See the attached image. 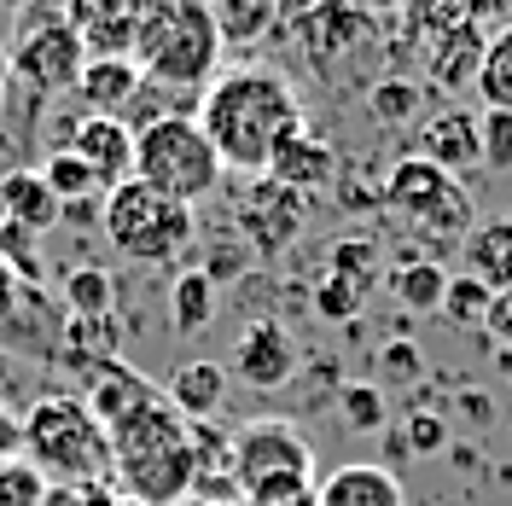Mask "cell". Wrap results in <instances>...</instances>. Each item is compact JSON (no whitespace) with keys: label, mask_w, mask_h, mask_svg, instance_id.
<instances>
[{"label":"cell","mask_w":512,"mask_h":506,"mask_svg":"<svg viewBox=\"0 0 512 506\" xmlns=\"http://www.w3.org/2000/svg\"><path fill=\"white\" fill-rule=\"evenodd\" d=\"M64 297H70V315L76 320L111 315V280H105L99 268H76V274L64 280Z\"/></svg>","instance_id":"32"},{"label":"cell","mask_w":512,"mask_h":506,"mask_svg":"<svg viewBox=\"0 0 512 506\" xmlns=\"http://www.w3.org/2000/svg\"><path fill=\"white\" fill-rule=\"evenodd\" d=\"M402 437H408V448H414V454H437V448L448 443V425L437 419V413H414Z\"/></svg>","instance_id":"40"},{"label":"cell","mask_w":512,"mask_h":506,"mask_svg":"<svg viewBox=\"0 0 512 506\" xmlns=\"http://www.w3.org/2000/svg\"><path fill=\"white\" fill-rule=\"evenodd\" d=\"M239 268H245V251H216V262H210L204 274H210V280H227V274H239Z\"/></svg>","instance_id":"43"},{"label":"cell","mask_w":512,"mask_h":506,"mask_svg":"<svg viewBox=\"0 0 512 506\" xmlns=\"http://www.w3.org/2000/svg\"><path fill=\"white\" fill-rule=\"evenodd\" d=\"M390 291H396V303H402V309L431 315V309H443L448 274H443V262H437V256H408V262L390 274Z\"/></svg>","instance_id":"24"},{"label":"cell","mask_w":512,"mask_h":506,"mask_svg":"<svg viewBox=\"0 0 512 506\" xmlns=\"http://www.w3.org/2000/svg\"><path fill=\"white\" fill-rule=\"evenodd\" d=\"M216 320V280L204 274V268H187L181 280H175V291H169V326L181 332V338H192V332H204Z\"/></svg>","instance_id":"25"},{"label":"cell","mask_w":512,"mask_h":506,"mask_svg":"<svg viewBox=\"0 0 512 506\" xmlns=\"http://www.w3.org/2000/svg\"><path fill=\"white\" fill-rule=\"evenodd\" d=\"M163 396L175 402L181 419L204 425V419H216L222 402H227V367H216V361H181V367L169 373V384H163Z\"/></svg>","instance_id":"19"},{"label":"cell","mask_w":512,"mask_h":506,"mask_svg":"<svg viewBox=\"0 0 512 506\" xmlns=\"http://www.w3.org/2000/svg\"><path fill=\"white\" fill-rule=\"evenodd\" d=\"M419 105H425V94L408 76H384L379 88H373V117L379 123H408V117H419Z\"/></svg>","instance_id":"33"},{"label":"cell","mask_w":512,"mask_h":506,"mask_svg":"<svg viewBox=\"0 0 512 506\" xmlns=\"http://www.w3.org/2000/svg\"><path fill=\"white\" fill-rule=\"evenodd\" d=\"M332 175H338V152H332L326 140H315L309 128H303L291 146H280V158L268 163V181H280V187H291V192H309V198H315L320 187H332Z\"/></svg>","instance_id":"20"},{"label":"cell","mask_w":512,"mask_h":506,"mask_svg":"<svg viewBox=\"0 0 512 506\" xmlns=\"http://www.w3.org/2000/svg\"><path fill=\"white\" fill-rule=\"evenodd\" d=\"M332 262H326V274H338V280H350V285H361L367 297L379 291V274H384V256L367 245V239H344V245H332Z\"/></svg>","instance_id":"29"},{"label":"cell","mask_w":512,"mask_h":506,"mask_svg":"<svg viewBox=\"0 0 512 506\" xmlns=\"http://www.w3.org/2000/svg\"><path fill=\"white\" fill-rule=\"evenodd\" d=\"M41 181L53 187V198H59L64 210H70V204H94V198H99L94 169L76 158L70 146H59V152H47V158H41Z\"/></svg>","instance_id":"27"},{"label":"cell","mask_w":512,"mask_h":506,"mask_svg":"<svg viewBox=\"0 0 512 506\" xmlns=\"http://www.w3.org/2000/svg\"><path fill=\"white\" fill-rule=\"evenodd\" d=\"M478 64H483L478 24H466V18H454V24H431V70L443 76V88H466V82H478Z\"/></svg>","instance_id":"21"},{"label":"cell","mask_w":512,"mask_h":506,"mask_svg":"<svg viewBox=\"0 0 512 506\" xmlns=\"http://www.w3.org/2000/svg\"><path fill=\"white\" fill-rule=\"evenodd\" d=\"M315 477V443L291 419H251L233 431V477L239 489L256 477Z\"/></svg>","instance_id":"9"},{"label":"cell","mask_w":512,"mask_h":506,"mask_svg":"<svg viewBox=\"0 0 512 506\" xmlns=\"http://www.w3.org/2000/svg\"><path fill=\"white\" fill-rule=\"evenodd\" d=\"M379 373H384V384H414L419 373H425V361H419V344L396 338L390 349H379Z\"/></svg>","instance_id":"37"},{"label":"cell","mask_w":512,"mask_h":506,"mask_svg":"<svg viewBox=\"0 0 512 506\" xmlns=\"http://www.w3.org/2000/svg\"><path fill=\"white\" fill-rule=\"evenodd\" d=\"M460 413H466V419H478V425H483V419H489L495 408H489V396H483V390H460Z\"/></svg>","instance_id":"44"},{"label":"cell","mask_w":512,"mask_h":506,"mask_svg":"<svg viewBox=\"0 0 512 506\" xmlns=\"http://www.w3.org/2000/svg\"><path fill=\"white\" fill-rule=\"evenodd\" d=\"M111 437V483L128 506H181L192 501V419L158 384L105 419Z\"/></svg>","instance_id":"2"},{"label":"cell","mask_w":512,"mask_h":506,"mask_svg":"<svg viewBox=\"0 0 512 506\" xmlns=\"http://www.w3.org/2000/svg\"><path fill=\"white\" fill-rule=\"evenodd\" d=\"M320 506H408V489L390 466L355 460V466L320 477Z\"/></svg>","instance_id":"15"},{"label":"cell","mask_w":512,"mask_h":506,"mask_svg":"<svg viewBox=\"0 0 512 506\" xmlns=\"http://www.w3.org/2000/svg\"><path fill=\"white\" fill-rule=\"evenodd\" d=\"M192 117L210 134L222 169L256 181L280 158V146H291L303 134V99L274 64H239V70H222L204 88Z\"/></svg>","instance_id":"1"},{"label":"cell","mask_w":512,"mask_h":506,"mask_svg":"<svg viewBox=\"0 0 512 506\" xmlns=\"http://www.w3.org/2000/svg\"><path fill=\"white\" fill-rule=\"evenodd\" d=\"M239 506H320V483L315 477H256L239 489Z\"/></svg>","instance_id":"28"},{"label":"cell","mask_w":512,"mask_h":506,"mask_svg":"<svg viewBox=\"0 0 512 506\" xmlns=\"http://www.w3.org/2000/svg\"><path fill=\"white\" fill-rule=\"evenodd\" d=\"M47 506H128L117 495V483H82V489H53Z\"/></svg>","instance_id":"39"},{"label":"cell","mask_w":512,"mask_h":506,"mask_svg":"<svg viewBox=\"0 0 512 506\" xmlns=\"http://www.w3.org/2000/svg\"><path fill=\"white\" fill-rule=\"evenodd\" d=\"M210 18H216V30H222L227 47H251L262 35L274 30V12H280V0H198Z\"/></svg>","instance_id":"23"},{"label":"cell","mask_w":512,"mask_h":506,"mask_svg":"<svg viewBox=\"0 0 512 506\" xmlns=\"http://www.w3.org/2000/svg\"><path fill=\"white\" fill-rule=\"evenodd\" d=\"M0 222L24 227V233H47L64 222V204L53 198V187L41 181V169H12L0 175Z\"/></svg>","instance_id":"18"},{"label":"cell","mask_w":512,"mask_h":506,"mask_svg":"<svg viewBox=\"0 0 512 506\" xmlns=\"http://www.w3.org/2000/svg\"><path fill=\"white\" fill-rule=\"evenodd\" d=\"M99 227H105V245L128 262H146V268H163L175 256L192 251L198 239V216L187 204L152 192L146 181H123L99 198Z\"/></svg>","instance_id":"6"},{"label":"cell","mask_w":512,"mask_h":506,"mask_svg":"<svg viewBox=\"0 0 512 506\" xmlns=\"http://www.w3.org/2000/svg\"><path fill=\"white\" fill-rule=\"evenodd\" d=\"M18 448H24V419H18V413H6V408H0V460H12Z\"/></svg>","instance_id":"42"},{"label":"cell","mask_w":512,"mask_h":506,"mask_svg":"<svg viewBox=\"0 0 512 506\" xmlns=\"http://www.w3.org/2000/svg\"><path fill=\"white\" fill-rule=\"evenodd\" d=\"M233 373L251 384V390H280L297 373V338H291L280 320H251L239 338H233Z\"/></svg>","instance_id":"13"},{"label":"cell","mask_w":512,"mask_h":506,"mask_svg":"<svg viewBox=\"0 0 512 506\" xmlns=\"http://www.w3.org/2000/svg\"><path fill=\"white\" fill-rule=\"evenodd\" d=\"M0 123H6V70H0Z\"/></svg>","instance_id":"45"},{"label":"cell","mask_w":512,"mask_h":506,"mask_svg":"<svg viewBox=\"0 0 512 506\" xmlns=\"http://www.w3.org/2000/svg\"><path fill=\"white\" fill-rule=\"evenodd\" d=\"M478 163L483 169H512V117L483 111L478 117Z\"/></svg>","instance_id":"35"},{"label":"cell","mask_w":512,"mask_h":506,"mask_svg":"<svg viewBox=\"0 0 512 506\" xmlns=\"http://www.w3.org/2000/svg\"><path fill=\"white\" fill-rule=\"evenodd\" d=\"M489 285L472 280V274H448V291H443V309L437 315H448L454 326H483V315H489Z\"/></svg>","instance_id":"31"},{"label":"cell","mask_w":512,"mask_h":506,"mask_svg":"<svg viewBox=\"0 0 512 506\" xmlns=\"http://www.w3.org/2000/svg\"><path fill=\"white\" fill-rule=\"evenodd\" d=\"M466 274L483 280L489 291H507L512 285V222H478L466 233Z\"/></svg>","instance_id":"22"},{"label":"cell","mask_w":512,"mask_h":506,"mask_svg":"<svg viewBox=\"0 0 512 506\" xmlns=\"http://www.w3.org/2000/svg\"><path fill=\"white\" fill-rule=\"evenodd\" d=\"M35 472L53 489H82V483H111V437L99 413L82 396H41L24 413V448Z\"/></svg>","instance_id":"4"},{"label":"cell","mask_w":512,"mask_h":506,"mask_svg":"<svg viewBox=\"0 0 512 506\" xmlns=\"http://www.w3.org/2000/svg\"><path fill=\"white\" fill-rule=\"evenodd\" d=\"M222 53L227 41L198 0H146V18H140V35H134L128 59L140 64V76L158 82V88L204 94L222 76Z\"/></svg>","instance_id":"3"},{"label":"cell","mask_w":512,"mask_h":506,"mask_svg":"<svg viewBox=\"0 0 512 506\" xmlns=\"http://www.w3.org/2000/svg\"><path fill=\"white\" fill-rule=\"evenodd\" d=\"M478 94H483V111H507V117H512V24L483 41Z\"/></svg>","instance_id":"26"},{"label":"cell","mask_w":512,"mask_h":506,"mask_svg":"<svg viewBox=\"0 0 512 506\" xmlns=\"http://www.w3.org/2000/svg\"><path fill=\"white\" fill-rule=\"evenodd\" d=\"M419 158H431L437 169H448V175L478 169V117L460 111V105L425 117V128H419Z\"/></svg>","instance_id":"17"},{"label":"cell","mask_w":512,"mask_h":506,"mask_svg":"<svg viewBox=\"0 0 512 506\" xmlns=\"http://www.w3.org/2000/svg\"><path fill=\"white\" fill-rule=\"evenodd\" d=\"M222 158L210 146V134L198 128L192 111H169V117H146L134 128V181H146L152 192L175 198L198 210L210 192L222 187Z\"/></svg>","instance_id":"5"},{"label":"cell","mask_w":512,"mask_h":506,"mask_svg":"<svg viewBox=\"0 0 512 506\" xmlns=\"http://www.w3.org/2000/svg\"><path fill=\"white\" fill-rule=\"evenodd\" d=\"M408 6H425V0H408Z\"/></svg>","instance_id":"46"},{"label":"cell","mask_w":512,"mask_h":506,"mask_svg":"<svg viewBox=\"0 0 512 506\" xmlns=\"http://www.w3.org/2000/svg\"><path fill=\"white\" fill-rule=\"evenodd\" d=\"M448 12L454 18H466V24H489V30H507L512 24V0H448Z\"/></svg>","instance_id":"38"},{"label":"cell","mask_w":512,"mask_h":506,"mask_svg":"<svg viewBox=\"0 0 512 506\" xmlns=\"http://www.w3.org/2000/svg\"><path fill=\"white\" fill-rule=\"evenodd\" d=\"M303 216H309V192H291L268 175H256L251 192L239 198V233L256 256H274L286 251L291 239L303 233Z\"/></svg>","instance_id":"10"},{"label":"cell","mask_w":512,"mask_h":506,"mask_svg":"<svg viewBox=\"0 0 512 506\" xmlns=\"http://www.w3.org/2000/svg\"><path fill=\"white\" fill-rule=\"evenodd\" d=\"M59 18L76 30L88 59H128L140 18H146V0H64Z\"/></svg>","instance_id":"12"},{"label":"cell","mask_w":512,"mask_h":506,"mask_svg":"<svg viewBox=\"0 0 512 506\" xmlns=\"http://www.w3.org/2000/svg\"><path fill=\"white\" fill-rule=\"evenodd\" d=\"M483 332H489L495 344H507V349H512V285H507V291H495V297H489V315H483Z\"/></svg>","instance_id":"41"},{"label":"cell","mask_w":512,"mask_h":506,"mask_svg":"<svg viewBox=\"0 0 512 506\" xmlns=\"http://www.w3.org/2000/svg\"><path fill=\"white\" fill-rule=\"evenodd\" d=\"M70 152L94 169L99 192L134 181V128L123 117H82L76 134H70Z\"/></svg>","instance_id":"14"},{"label":"cell","mask_w":512,"mask_h":506,"mask_svg":"<svg viewBox=\"0 0 512 506\" xmlns=\"http://www.w3.org/2000/svg\"><path fill=\"white\" fill-rule=\"evenodd\" d=\"M88 64V47L76 41V30L64 24L59 12L30 18L24 30L12 35V82H24L35 99H59L76 94V76Z\"/></svg>","instance_id":"8"},{"label":"cell","mask_w":512,"mask_h":506,"mask_svg":"<svg viewBox=\"0 0 512 506\" xmlns=\"http://www.w3.org/2000/svg\"><path fill=\"white\" fill-rule=\"evenodd\" d=\"M47 495H53V483L35 472L24 454L0 460V506H47Z\"/></svg>","instance_id":"30"},{"label":"cell","mask_w":512,"mask_h":506,"mask_svg":"<svg viewBox=\"0 0 512 506\" xmlns=\"http://www.w3.org/2000/svg\"><path fill=\"white\" fill-rule=\"evenodd\" d=\"M338 408L350 419V431H384V419H390V402H384L379 384H350V390H338Z\"/></svg>","instance_id":"34"},{"label":"cell","mask_w":512,"mask_h":506,"mask_svg":"<svg viewBox=\"0 0 512 506\" xmlns=\"http://www.w3.org/2000/svg\"><path fill=\"white\" fill-rule=\"evenodd\" d=\"M140 88H146V76L134 59H88L76 76V99L88 105V117H123L140 99Z\"/></svg>","instance_id":"16"},{"label":"cell","mask_w":512,"mask_h":506,"mask_svg":"<svg viewBox=\"0 0 512 506\" xmlns=\"http://www.w3.org/2000/svg\"><path fill=\"white\" fill-rule=\"evenodd\" d=\"M373 35V18L350 6V0H315L303 18H297V47H303V59L315 64L320 76H332V64H344Z\"/></svg>","instance_id":"11"},{"label":"cell","mask_w":512,"mask_h":506,"mask_svg":"<svg viewBox=\"0 0 512 506\" xmlns=\"http://www.w3.org/2000/svg\"><path fill=\"white\" fill-rule=\"evenodd\" d=\"M361 303H367V291L350 280H338V274H326V280L315 285V315L320 320H350L361 315Z\"/></svg>","instance_id":"36"},{"label":"cell","mask_w":512,"mask_h":506,"mask_svg":"<svg viewBox=\"0 0 512 506\" xmlns=\"http://www.w3.org/2000/svg\"><path fill=\"white\" fill-rule=\"evenodd\" d=\"M384 204L402 216V222H414L425 239H466L472 227H478V204H472V192L460 187V175H448L437 169L431 158H402L390 175H384Z\"/></svg>","instance_id":"7"}]
</instances>
